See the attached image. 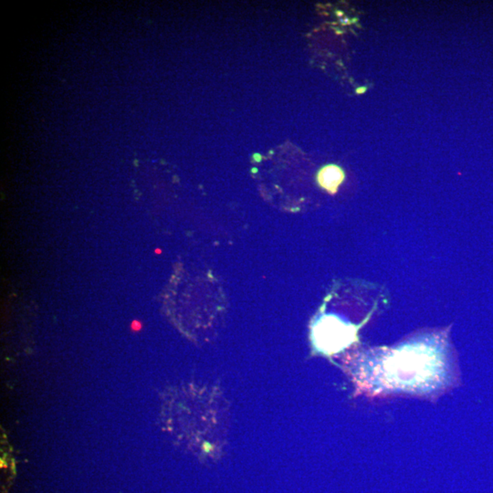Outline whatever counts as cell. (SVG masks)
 <instances>
[{
    "instance_id": "cell-1",
    "label": "cell",
    "mask_w": 493,
    "mask_h": 493,
    "mask_svg": "<svg viewBox=\"0 0 493 493\" xmlns=\"http://www.w3.org/2000/svg\"><path fill=\"white\" fill-rule=\"evenodd\" d=\"M450 352L444 334L429 333L394 348L365 354L355 377L374 392L430 394L452 380Z\"/></svg>"
},
{
    "instance_id": "cell-2",
    "label": "cell",
    "mask_w": 493,
    "mask_h": 493,
    "mask_svg": "<svg viewBox=\"0 0 493 493\" xmlns=\"http://www.w3.org/2000/svg\"><path fill=\"white\" fill-rule=\"evenodd\" d=\"M356 330L334 315H323L314 322L312 339L316 349L325 354L344 350L355 340Z\"/></svg>"
},
{
    "instance_id": "cell-3",
    "label": "cell",
    "mask_w": 493,
    "mask_h": 493,
    "mask_svg": "<svg viewBox=\"0 0 493 493\" xmlns=\"http://www.w3.org/2000/svg\"><path fill=\"white\" fill-rule=\"evenodd\" d=\"M345 179V173L336 165H328L322 167L317 174L318 183L328 192L334 194Z\"/></svg>"
},
{
    "instance_id": "cell-4",
    "label": "cell",
    "mask_w": 493,
    "mask_h": 493,
    "mask_svg": "<svg viewBox=\"0 0 493 493\" xmlns=\"http://www.w3.org/2000/svg\"><path fill=\"white\" fill-rule=\"evenodd\" d=\"M131 328L133 331H139L142 329V323L139 321V320H135L132 322V325H131Z\"/></svg>"
},
{
    "instance_id": "cell-5",
    "label": "cell",
    "mask_w": 493,
    "mask_h": 493,
    "mask_svg": "<svg viewBox=\"0 0 493 493\" xmlns=\"http://www.w3.org/2000/svg\"><path fill=\"white\" fill-rule=\"evenodd\" d=\"M366 90H367V89H366V87H359V88L356 89L355 91H356V93H357V94H362V93H365Z\"/></svg>"
}]
</instances>
